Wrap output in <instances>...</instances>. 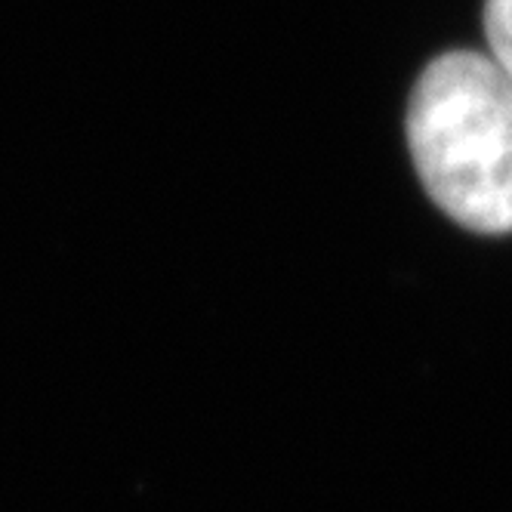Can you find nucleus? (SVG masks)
<instances>
[{"instance_id":"obj_1","label":"nucleus","mask_w":512,"mask_h":512,"mask_svg":"<svg viewBox=\"0 0 512 512\" xmlns=\"http://www.w3.org/2000/svg\"><path fill=\"white\" fill-rule=\"evenodd\" d=\"M408 142L429 198L454 223L512 232V81L485 53L432 59L408 105Z\"/></svg>"},{"instance_id":"obj_2","label":"nucleus","mask_w":512,"mask_h":512,"mask_svg":"<svg viewBox=\"0 0 512 512\" xmlns=\"http://www.w3.org/2000/svg\"><path fill=\"white\" fill-rule=\"evenodd\" d=\"M485 34L491 59L512 81V0H485Z\"/></svg>"}]
</instances>
